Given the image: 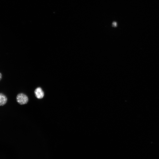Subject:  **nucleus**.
I'll return each mask as SVG.
<instances>
[{"mask_svg":"<svg viewBox=\"0 0 159 159\" xmlns=\"http://www.w3.org/2000/svg\"><path fill=\"white\" fill-rule=\"evenodd\" d=\"M35 94L36 98L39 99L43 98L44 95V92L40 87H38L35 90Z\"/></svg>","mask_w":159,"mask_h":159,"instance_id":"f03ea898","label":"nucleus"},{"mask_svg":"<svg viewBox=\"0 0 159 159\" xmlns=\"http://www.w3.org/2000/svg\"><path fill=\"white\" fill-rule=\"evenodd\" d=\"M7 99L4 94L0 93V106H3L6 104Z\"/></svg>","mask_w":159,"mask_h":159,"instance_id":"7ed1b4c3","label":"nucleus"},{"mask_svg":"<svg viewBox=\"0 0 159 159\" xmlns=\"http://www.w3.org/2000/svg\"><path fill=\"white\" fill-rule=\"evenodd\" d=\"M113 26L115 27H116L117 26V23L116 22H114L113 24Z\"/></svg>","mask_w":159,"mask_h":159,"instance_id":"20e7f679","label":"nucleus"},{"mask_svg":"<svg viewBox=\"0 0 159 159\" xmlns=\"http://www.w3.org/2000/svg\"><path fill=\"white\" fill-rule=\"evenodd\" d=\"M16 100L18 103L20 105H24L27 103L28 98L25 94L21 93L17 96Z\"/></svg>","mask_w":159,"mask_h":159,"instance_id":"f257e3e1","label":"nucleus"},{"mask_svg":"<svg viewBox=\"0 0 159 159\" xmlns=\"http://www.w3.org/2000/svg\"><path fill=\"white\" fill-rule=\"evenodd\" d=\"M2 78V74L0 73V81H1Z\"/></svg>","mask_w":159,"mask_h":159,"instance_id":"39448f33","label":"nucleus"}]
</instances>
